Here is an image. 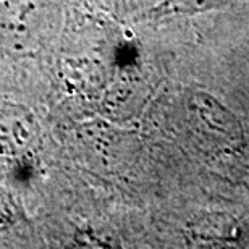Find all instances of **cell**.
Returning a JSON list of instances; mask_svg holds the SVG:
<instances>
[{
    "instance_id": "cell-1",
    "label": "cell",
    "mask_w": 249,
    "mask_h": 249,
    "mask_svg": "<svg viewBox=\"0 0 249 249\" xmlns=\"http://www.w3.org/2000/svg\"><path fill=\"white\" fill-rule=\"evenodd\" d=\"M227 0H163L152 10L156 17H173V15H185L194 12H204L207 8L225 3Z\"/></svg>"
},
{
    "instance_id": "cell-2",
    "label": "cell",
    "mask_w": 249,
    "mask_h": 249,
    "mask_svg": "<svg viewBox=\"0 0 249 249\" xmlns=\"http://www.w3.org/2000/svg\"><path fill=\"white\" fill-rule=\"evenodd\" d=\"M24 118H13L10 115V112H0V149L10 147L12 139L15 138L18 146L28 142L29 133L28 129H24Z\"/></svg>"
},
{
    "instance_id": "cell-3",
    "label": "cell",
    "mask_w": 249,
    "mask_h": 249,
    "mask_svg": "<svg viewBox=\"0 0 249 249\" xmlns=\"http://www.w3.org/2000/svg\"><path fill=\"white\" fill-rule=\"evenodd\" d=\"M15 217H17V211H15L12 199L0 193V227L12 225L15 222Z\"/></svg>"
}]
</instances>
